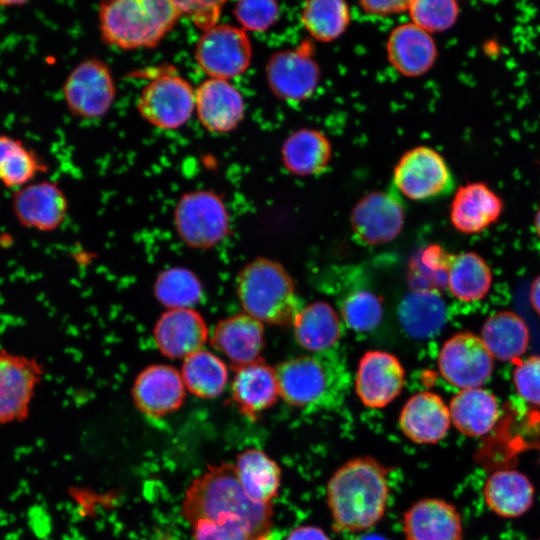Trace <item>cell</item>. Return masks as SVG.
<instances>
[{
	"mask_svg": "<svg viewBox=\"0 0 540 540\" xmlns=\"http://www.w3.org/2000/svg\"><path fill=\"white\" fill-rule=\"evenodd\" d=\"M360 5L368 14L387 16L407 10L409 1H361Z\"/></svg>",
	"mask_w": 540,
	"mask_h": 540,
	"instance_id": "45",
	"label": "cell"
},
{
	"mask_svg": "<svg viewBox=\"0 0 540 540\" xmlns=\"http://www.w3.org/2000/svg\"><path fill=\"white\" fill-rule=\"evenodd\" d=\"M492 283L491 269L477 253L452 255L447 271V287L459 300L470 302L482 299Z\"/></svg>",
	"mask_w": 540,
	"mask_h": 540,
	"instance_id": "34",
	"label": "cell"
},
{
	"mask_svg": "<svg viewBox=\"0 0 540 540\" xmlns=\"http://www.w3.org/2000/svg\"><path fill=\"white\" fill-rule=\"evenodd\" d=\"M180 16L176 1H107L99 7V28L109 45L123 50L152 48L172 30Z\"/></svg>",
	"mask_w": 540,
	"mask_h": 540,
	"instance_id": "3",
	"label": "cell"
},
{
	"mask_svg": "<svg viewBox=\"0 0 540 540\" xmlns=\"http://www.w3.org/2000/svg\"><path fill=\"white\" fill-rule=\"evenodd\" d=\"M182 13L191 15L196 24L202 25L204 31L213 27L221 11L223 2L176 1Z\"/></svg>",
	"mask_w": 540,
	"mask_h": 540,
	"instance_id": "44",
	"label": "cell"
},
{
	"mask_svg": "<svg viewBox=\"0 0 540 540\" xmlns=\"http://www.w3.org/2000/svg\"><path fill=\"white\" fill-rule=\"evenodd\" d=\"M481 339L493 357L516 362L528 347L529 330L520 316L502 311L486 320Z\"/></svg>",
	"mask_w": 540,
	"mask_h": 540,
	"instance_id": "31",
	"label": "cell"
},
{
	"mask_svg": "<svg viewBox=\"0 0 540 540\" xmlns=\"http://www.w3.org/2000/svg\"><path fill=\"white\" fill-rule=\"evenodd\" d=\"M411 23L427 33L449 30L457 21L459 4L453 0H414L407 9Z\"/></svg>",
	"mask_w": 540,
	"mask_h": 540,
	"instance_id": "39",
	"label": "cell"
},
{
	"mask_svg": "<svg viewBox=\"0 0 540 540\" xmlns=\"http://www.w3.org/2000/svg\"><path fill=\"white\" fill-rule=\"evenodd\" d=\"M341 316L353 330L367 332L376 328L383 316L381 299L367 290L350 293L341 304Z\"/></svg>",
	"mask_w": 540,
	"mask_h": 540,
	"instance_id": "40",
	"label": "cell"
},
{
	"mask_svg": "<svg viewBox=\"0 0 540 540\" xmlns=\"http://www.w3.org/2000/svg\"><path fill=\"white\" fill-rule=\"evenodd\" d=\"M513 380L520 397L540 407V356H531L517 362Z\"/></svg>",
	"mask_w": 540,
	"mask_h": 540,
	"instance_id": "43",
	"label": "cell"
},
{
	"mask_svg": "<svg viewBox=\"0 0 540 540\" xmlns=\"http://www.w3.org/2000/svg\"><path fill=\"white\" fill-rule=\"evenodd\" d=\"M137 109L151 125L164 130L177 129L189 121L195 110V90L181 75L162 73L144 86Z\"/></svg>",
	"mask_w": 540,
	"mask_h": 540,
	"instance_id": "9",
	"label": "cell"
},
{
	"mask_svg": "<svg viewBox=\"0 0 540 540\" xmlns=\"http://www.w3.org/2000/svg\"><path fill=\"white\" fill-rule=\"evenodd\" d=\"M281 155L285 168L291 174L317 175L327 168L331 160V143L322 132L302 128L285 139Z\"/></svg>",
	"mask_w": 540,
	"mask_h": 540,
	"instance_id": "27",
	"label": "cell"
},
{
	"mask_svg": "<svg viewBox=\"0 0 540 540\" xmlns=\"http://www.w3.org/2000/svg\"><path fill=\"white\" fill-rule=\"evenodd\" d=\"M279 5L272 0L239 1L233 13L245 31L264 32L273 26L279 17Z\"/></svg>",
	"mask_w": 540,
	"mask_h": 540,
	"instance_id": "41",
	"label": "cell"
},
{
	"mask_svg": "<svg viewBox=\"0 0 540 540\" xmlns=\"http://www.w3.org/2000/svg\"><path fill=\"white\" fill-rule=\"evenodd\" d=\"M292 325L297 342L312 352L328 350L341 336L337 313L328 303L321 301L303 307Z\"/></svg>",
	"mask_w": 540,
	"mask_h": 540,
	"instance_id": "30",
	"label": "cell"
},
{
	"mask_svg": "<svg viewBox=\"0 0 540 540\" xmlns=\"http://www.w3.org/2000/svg\"><path fill=\"white\" fill-rule=\"evenodd\" d=\"M449 407L432 392H418L405 403L399 416L403 434L417 444H436L448 433Z\"/></svg>",
	"mask_w": 540,
	"mask_h": 540,
	"instance_id": "21",
	"label": "cell"
},
{
	"mask_svg": "<svg viewBox=\"0 0 540 540\" xmlns=\"http://www.w3.org/2000/svg\"><path fill=\"white\" fill-rule=\"evenodd\" d=\"M236 290L245 313L261 323L290 325L302 309L292 278L280 263L268 258L245 265Z\"/></svg>",
	"mask_w": 540,
	"mask_h": 540,
	"instance_id": "5",
	"label": "cell"
},
{
	"mask_svg": "<svg viewBox=\"0 0 540 540\" xmlns=\"http://www.w3.org/2000/svg\"><path fill=\"white\" fill-rule=\"evenodd\" d=\"M453 254L438 245H430L413 259L409 281L413 290L435 291L447 286V271Z\"/></svg>",
	"mask_w": 540,
	"mask_h": 540,
	"instance_id": "38",
	"label": "cell"
},
{
	"mask_svg": "<svg viewBox=\"0 0 540 540\" xmlns=\"http://www.w3.org/2000/svg\"><path fill=\"white\" fill-rule=\"evenodd\" d=\"M279 395L275 369L258 359L236 368L231 383V397L239 412L255 421L270 408Z\"/></svg>",
	"mask_w": 540,
	"mask_h": 540,
	"instance_id": "22",
	"label": "cell"
},
{
	"mask_svg": "<svg viewBox=\"0 0 540 540\" xmlns=\"http://www.w3.org/2000/svg\"><path fill=\"white\" fill-rule=\"evenodd\" d=\"M251 540H282V534L277 530H269Z\"/></svg>",
	"mask_w": 540,
	"mask_h": 540,
	"instance_id": "49",
	"label": "cell"
},
{
	"mask_svg": "<svg viewBox=\"0 0 540 540\" xmlns=\"http://www.w3.org/2000/svg\"><path fill=\"white\" fill-rule=\"evenodd\" d=\"M153 336L160 353L184 360L203 349L210 334L203 316L194 308L168 309L157 319Z\"/></svg>",
	"mask_w": 540,
	"mask_h": 540,
	"instance_id": "18",
	"label": "cell"
},
{
	"mask_svg": "<svg viewBox=\"0 0 540 540\" xmlns=\"http://www.w3.org/2000/svg\"><path fill=\"white\" fill-rule=\"evenodd\" d=\"M194 56L209 78L229 80L243 74L250 66L252 45L241 27L217 24L199 37Z\"/></svg>",
	"mask_w": 540,
	"mask_h": 540,
	"instance_id": "8",
	"label": "cell"
},
{
	"mask_svg": "<svg viewBox=\"0 0 540 540\" xmlns=\"http://www.w3.org/2000/svg\"><path fill=\"white\" fill-rule=\"evenodd\" d=\"M405 540H462L456 507L439 498H425L408 508L402 519Z\"/></svg>",
	"mask_w": 540,
	"mask_h": 540,
	"instance_id": "20",
	"label": "cell"
},
{
	"mask_svg": "<svg viewBox=\"0 0 540 540\" xmlns=\"http://www.w3.org/2000/svg\"><path fill=\"white\" fill-rule=\"evenodd\" d=\"M211 344L236 368L260 358L264 347L263 323L241 313L220 320L211 334Z\"/></svg>",
	"mask_w": 540,
	"mask_h": 540,
	"instance_id": "23",
	"label": "cell"
},
{
	"mask_svg": "<svg viewBox=\"0 0 540 540\" xmlns=\"http://www.w3.org/2000/svg\"><path fill=\"white\" fill-rule=\"evenodd\" d=\"M275 373L280 397L296 408H331L343 400L347 390L345 368L332 353L289 359L280 363Z\"/></svg>",
	"mask_w": 540,
	"mask_h": 540,
	"instance_id": "4",
	"label": "cell"
},
{
	"mask_svg": "<svg viewBox=\"0 0 540 540\" xmlns=\"http://www.w3.org/2000/svg\"><path fill=\"white\" fill-rule=\"evenodd\" d=\"M181 512L191 525L200 520L241 519L257 536L271 530L273 515L270 504L256 503L246 494L230 463L208 466L188 487Z\"/></svg>",
	"mask_w": 540,
	"mask_h": 540,
	"instance_id": "2",
	"label": "cell"
},
{
	"mask_svg": "<svg viewBox=\"0 0 540 540\" xmlns=\"http://www.w3.org/2000/svg\"><path fill=\"white\" fill-rule=\"evenodd\" d=\"M266 77L271 91L282 100L299 102L309 98L320 79L310 44L273 54L266 65Z\"/></svg>",
	"mask_w": 540,
	"mask_h": 540,
	"instance_id": "13",
	"label": "cell"
},
{
	"mask_svg": "<svg viewBox=\"0 0 540 540\" xmlns=\"http://www.w3.org/2000/svg\"><path fill=\"white\" fill-rule=\"evenodd\" d=\"M235 470L246 494L256 503L270 504L277 495L281 469L265 452L249 448L238 454Z\"/></svg>",
	"mask_w": 540,
	"mask_h": 540,
	"instance_id": "29",
	"label": "cell"
},
{
	"mask_svg": "<svg viewBox=\"0 0 540 540\" xmlns=\"http://www.w3.org/2000/svg\"><path fill=\"white\" fill-rule=\"evenodd\" d=\"M180 373L186 390L202 399H212L220 395L228 381L225 362L205 349L185 358Z\"/></svg>",
	"mask_w": 540,
	"mask_h": 540,
	"instance_id": "33",
	"label": "cell"
},
{
	"mask_svg": "<svg viewBox=\"0 0 540 540\" xmlns=\"http://www.w3.org/2000/svg\"><path fill=\"white\" fill-rule=\"evenodd\" d=\"M386 50L390 64L406 77L427 73L438 55L431 34L413 23L395 27L388 37Z\"/></svg>",
	"mask_w": 540,
	"mask_h": 540,
	"instance_id": "25",
	"label": "cell"
},
{
	"mask_svg": "<svg viewBox=\"0 0 540 540\" xmlns=\"http://www.w3.org/2000/svg\"><path fill=\"white\" fill-rule=\"evenodd\" d=\"M180 239L193 249H210L229 232V214L221 197L211 190L183 194L173 214Z\"/></svg>",
	"mask_w": 540,
	"mask_h": 540,
	"instance_id": "6",
	"label": "cell"
},
{
	"mask_svg": "<svg viewBox=\"0 0 540 540\" xmlns=\"http://www.w3.org/2000/svg\"><path fill=\"white\" fill-rule=\"evenodd\" d=\"M538 451H539V458H540V445L538 446Z\"/></svg>",
	"mask_w": 540,
	"mask_h": 540,
	"instance_id": "51",
	"label": "cell"
},
{
	"mask_svg": "<svg viewBox=\"0 0 540 540\" xmlns=\"http://www.w3.org/2000/svg\"><path fill=\"white\" fill-rule=\"evenodd\" d=\"M503 201L487 184L470 182L458 188L450 207L452 225L465 234H476L495 223Z\"/></svg>",
	"mask_w": 540,
	"mask_h": 540,
	"instance_id": "24",
	"label": "cell"
},
{
	"mask_svg": "<svg viewBox=\"0 0 540 540\" xmlns=\"http://www.w3.org/2000/svg\"><path fill=\"white\" fill-rule=\"evenodd\" d=\"M43 171L46 166L21 140L0 135V182L5 187L17 190Z\"/></svg>",
	"mask_w": 540,
	"mask_h": 540,
	"instance_id": "35",
	"label": "cell"
},
{
	"mask_svg": "<svg viewBox=\"0 0 540 540\" xmlns=\"http://www.w3.org/2000/svg\"><path fill=\"white\" fill-rule=\"evenodd\" d=\"M535 540H540V539H535Z\"/></svg>",
	"mask_w": 540,
	"mask_h": 540,
	"instance_id": "52",
	"label": "cell"
},
{
	"mask_svg": "<svg viewBox=\"0 0 540 540\" xmlns=\"http://www.w3.org/2000/svg\"><path fill=\"white\" fill-rule=\"evenodd\" d=\"M398 319L411 337L425 339L437 334L445 320V306L437 292L413 290L398 307Z\"/></svg>",
	"mask_w": 540,
	"mask_h": 540,
	"instance_id": "32",
	"label": "cell"
},
{
	"mask_svg": "<svg viewBox=\"0 0 540 540\" xmlns=\"http://www.w3.org/2000/svg\"><path fill=\"white\" fill-rule=\"evenodd\" d=\"M350 22L348 4L342 0H313L304 4L301 23L315 40L330 42L339 38Z\"/></svg>",
	"mask_w": 540,
	"mask_h": 540,
	"instance_id": "37",
	"label": "cell"
},
{
	"mask_svg": "<svg viewBox=\"0 0 540 540\" xmlns=\"http://www.w3.org/2000/svg\"><path fill=\"white\" fill-rule=\"evenodd\" d=\"M393 184L411 200H427L450 192L454 178L438 151L418 146L403 154L397 162Z\"/></svg>",
	"mask_w": 540,
	"mask_h": 540,
	"instance_id": "10",
	"label": "cell"
},
{
	"mask_svg": "<svg viewBox=\"0 0 540 540\" xmlns=\"http://www.w3.org/2000/svg\"><path fill=\"white\" fill-rule=\"evenodd\" d=\"M388 469L369 456L341 465L327 484V503L337 532H359L384 516L388 499Z\"/></svg>",
	"mask_w": 540,
	"mask_h": 540,
	"instance_id": "1",
	"label": "cell"
},
{
	"mask_svg": "<svg viewBox=\"0 0 540 540\" xmlns=\"http://www.w3.org/2000/svg\"><path fill=\"white\" fill-rule=\"evenodd\" d=\"M405 372L400 361L384 351H368L359 361L355 389L368 408L390 404L402 391Z\"/></svg>",
	"mask_w": 540,
	"mask_h": 540,
	"instance_id": "17",
	"label": "cell"
},
{
	"mask_svg": "<svg viewBox=\"0 0 540 540\" xmlns=\"http://www.w3.org/2000/svg\"><path fill=\"white\" fill-rule=\"evenodd\" d=\"M63 95L68 109L75 116L102 117L116 96V85L110 68L97 58L83 60L67 76Z\"/></svg>",
	"mask_w": 540,
	"mask_h": 540,
	"instance_id": "11",
	"label": "cell"
},
{
	"mask_svg": "<svg viewBox=\"0 0 540 540\" xmlns=\"http://www.w3.org/2000/svg\"><path fill=\"white\" fill-rule=\"evenodd\" d=\"M530 302L535 312L540 315V275H538L530 289Z\"/></svg>",
	"mask_w": 540,
	"mask_h": 540,
	"instance_id": "47",
	"label": "cell"
},
{
	"mask_svg": "<svg viewBox=\"0 0 540 540\" xmlns=\"http://www.w3.org/2000/svg\"><path fill=\"white\" fill-rule=\"evenodd\" d=\"M282 540H331L330 537L319 527L303 525L294 528Z\"/></svg>",
	"mask_w": 540,
	"mask_h": 540,
	"instance_id": "46",
	"label": "cell"
},
{
	"mask_svg": "<svg viewBox=\"0 0 540 540\" xmlns=\"http://www.w3.org/2000/svg\"><path fill=\"white\" fill-rule=\"evenodd\" d=\"M135 406L145 415L158 418L178 410L186 395L180 371L167 364L145 367L132 386Z\"/></svg>",
	"mask_w": 540,
	"mask_h": 540,
	"instance_id": "16",
	"label": "cell"
},
{
	"mask_svg": "<svg viewBox=\"0 0 540 540\" xmlns=\"http://www.w3.org/2000/svg\"><path fill=\"white\" fill-rule=\"evenodd\" d=\"M438 365L443 378L451 385L462 390L475 389L490 378L493 356L480 337L461 332L443 344Z\"/></svg>",
	"mask_w": 540,
	"mask_h": 540,
	"instance_id": "12",
	"label": "cell"
},
{
	"mask_svg": "<svg viewBox=\"0 0 540 540\" xmlns=\"http://www.w3.org/2000/svg\"><path fill=\"white\" fill-rule=\"evenodd\" d=\"M534 227L537 235L540 237V206L535 214Z\"/></svg>",
	"mask_w": 540,
	"mask_h": 540,
	"instance_id": "50",
	"label": "cell"
},
{
	"mask_svg": "<svg viewBox=\"0 0 540 540\" xmlns=\"http://www.w3.org/2000/svg\"><path fill=\"white\" fill-rule=\"evenodd\" d=\"M153 290L157 301L167 310L194 308L204 294L201 280L184 267H171L160 272Z\"/></svg>",
	"mask_w": 540,
	"mask_h": 540,
	"instance_id": "36",
	"label": "cell"
},
{
	"mask_svg": "<svg viewBox=\"0 0 540 540\" xmlns=\"http://www.w3.org/2000/svg\"><path fill=\"white\" fill-rule=\"evenodd\" d=\"M12 211L18 223L40 232L56 230L64 222L68 201L58 184L51 181L29 183L12 196Z\"/></svg>",
	"mask_w": 540,
	"mask_h": 540,
	"instance_id": "15",
	"label": "cell"
},
{
	"mask_svg": "<svg viewBox=\"0 0 540 540\" xmlns=\"http://www.w3.org/2000/svg\"><path fill=\"white\" fill-rule=\"evenodd\" d=\"M449 411L456 429L469 437L489 433L500 415L495 396L481 388L461 390L451 399Z\"/></svg>",
	"mask_w": 540,
	"mask_h": 540,
	"instance_id": "28",
	"label": "cell"
},
{
	"mask_svg": "<svg viewBox=\"0 0 540 540\" xmlns=\"http://www.w3.org/2000/svg\"><path fill=\"white\" fill-rule=\"evenodd\" d=\"M195 110L205 129L226 133L243 120L245 102L240 91L228 80L208 78L195 90Z\"/></svg>",
	"mask_w": 540,
	"mask_h": 540,
	"instance_id": "19",
	"label": "cell"
},
{
	"mask_svg": "<svg viewBox=\"0 0 540 540\" xmlns=\"http://www.w3.org/2000/svg\"><path fill=\"white\" fill-rule=\"evenodd\" d=\"M404 218V207L396 193L374 191L356 203L350 221L357 239L376 245L396 238L402 230Z\"/></svg>",
	"mask_w": 540,
	"mask_h": 540,
	"instance_id": "14",
	"label": "cell"
},
{
	"mask_svg": "<svg viewBox=\"0 0 540 540\" xmlns=\"http://www.w3.org/2000/svg\"><path fill=\"white\" fill-rule=\"evenodd\" d=\"M346 540H388V539L381 534L365 533V534L352 536Z\"/></svg>",
	"mask_w": 540,
	"mask_h": 540,
	"instance_id": "48",
	"label": "cell"
},
{
	"mask_svg": "<svg viewBox=\"0 0 540 540\" xmlns=\"http://www.w3.org/2000/svg\"><path fill=\"white\" fill-rule=\"evenodd\" d=\"M192 529L194 540H251L257 537L247 522L236 518L200 520L192 524Z\"/></svg>",
	"mask_w": 540,
	"mask_h": 540,
	"instance_id": "42",
	"label": "cell"
},
{
	"mask_svg": "<svg viewBox=\"0 0 540 540\" xmlns=\"http://www.w3.org/2000/svg\"><path fill=\"white\" fill-rule=\"evenodd\" d=\"M534 496L532 482L516 469L492 472L483 487V498L487 507L504 518H516L525 514L533 505Z\"/></svg>",
	"mask_w": 540,
	"mask_h": 540,
	"instance_id": "26",
	"label": "cell"
},
{
	"mask_svg": "<svg viewBox=\"0 0 540 540\" xmlns=\"http://www.w3.org/2000/svg\"><path fill=\"white\" fill-rule=\"evenodd\" d=\"M45 375L35 357L0 347V427L25 421Z\"/></svg>",
	"mask_w": 540,
	"mask_h": 540,
	"instance_id": "7",
	"label": "cell"
}]
</instances>
